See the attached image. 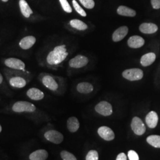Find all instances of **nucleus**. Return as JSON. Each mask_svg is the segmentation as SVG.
Listing matches in <instances>:
<instances>
[{
  "instance_id": "obj_5",
  "label": "nucleus",
  "mask_w": 160,
  "mask_h": 160,
  "mask_svg": "<svg viewBox=\"0 0 160 160\" xmlns=\"http://www.w3.org/2000/svg\"><path fill=\"white\" fill-rule=\"evenodd\" d=\"M46 139L55 144H59L63 140V135L55 130H50L46 132L44 135Z\"/></svg>"
},
{
  "instance_id": "obj_20",
  "label": "nucleus",
  "mask_w": 160,
  "mask_h": 160,
  "mask_svg": "<svg viewBox=\"0 0 160 160\" xmlns=\"http://www.w3.org/2000/svg\"><path fill=\"white\" fill-rule=\"evenodd\" d=\"M19 6L21 12L23 16L26 18H29L32 14H33V11L29 7L28 3L26 0H20Z\"/></svg>"
},
{
  "instance_id": "obj_36",
  "label": "nucleus",
  "mask_w": 160,
  "mask_h": 160,
  "mask_svg": "<svg viewBox=\"0 0 160 160\" xmlns=\"http://www.w3.org/2000/svg\"><path fill=\"white\" fill-rule=\"evenodd\" d=\"M1 131H2V127H1V125H0V133H1Z\"/></svg>"
},
{
  "instance_id": "obj_23",
  "label": "nucleus",
  "mask_w": 160,
  "mask_h": 160,
  "mask_svg": "<svg viewBox=\"0 0 160 160\" xmlns=\"http://www.w3.org/2000/svg\"><path fill=\"white\" fill-rule=\"evenodd\" d=\"M93 86L92 84L89 82H81L78 84L77 87V89L78 92L81 93L88 94L93 91Z\"/></svg>"
},
{
  "instance_id": "obj_7",
  "label": "nucleus",
  "mask_w": 160,
  "mask_h": 160,
  "mask_svg": "<svg viewBox=\"0 0 160 160\" xmlns=\"http://www.w3.org/2000/svg\"><path fill=\"white\" fill-rule=\"evenodd\" d=\"M88 62V59L83 55H77L71 59L69 62V65L71 67L74 68H82Z\"/></svg>"
},
{
  "instance_id": "obj_19",
  "label": "nucleus",
  "mask_w": 160,
  "mask_h": 160,
  "mask_svg": "<svg viewBox=\"0 0 160 160\" xmlns=\"http://www.w3.org/2000/svg\"><path fill=\"white\" fill-rule=\"evenodd\" d=\"M67 126L69 131L74 133L78 130L80 128V122L77 118L71 117L67 120Z\"/></svg>"
},
{
  "instance_id": "obj_15",
  "label": "nucleus",
  "mask_w": 160,
  "mask_h": 160,
  "mask_svg": "<svg viewBox=\"0 0 160 160\" xmlns=\"http://www.w3.org/2000/svg\"><path fill=\"white\" fill-rule=\"evenodd\" d=\"M42 82L46 88L52 91L57 90L58 88V84L56 81L50 75H46L42 79Z\"/></svg>"
},
{
  "instance_id": "obj_3",
  "label": "nucleus",
  "mask_w": 160,
  "mask_h": 160,
  "mask_svg": "<svg viewBox=\"0 0 160 160\" xmlns=\"http://www.w3.org/2000/svg\"><path fill=\"white\" fill-rule=\"evenodd\" d=\"M122 75L126 80L138 81L141 80L143 78V72L141 69H128L123 72Z\"/></svg>"
},
{
  "instance_id": "obj_16",
  "label": "nucleus",
  "mask_w": 160,
  "mask_h": 160,
  "mask_svg": "<svg viewBox=\"0 0 160 160\" xmlns=\"http://www.w3.org/2000/svg\"><path fill=\"white\" fill-rule=\"evenodd\" d=\"M28 96L33 100H40L45 96L44 93L38 88H31L27 92Z\"/></svg>"
},
{
  "instance_id": "obj_1",
  "label": "nucleus",
  "mask_w": 160,
  "mask_h": 160,
  "mask_svg": "<svg viewBox=\"0 0 160 160\" xmlns=\"http://www.w3.org/2000/svg\"><path fill=\"white\" fill-rule=\"evenodd\" d=\"M36 106L33 104L25 101H19L14 103L12 109L17 113L33 112L36 110Z\"/></svg>"
},
{
  "instance_id": "obj_33",
  "label": "nucleus",
  "mask_w": 160,
  "mask_h": 160,
  "mask_svg": "<svg viewBox=\"0 0 160 160\" xmlns=\"http://www.w3.org/2000/svg\"><path fill=\"white\" fill-rule=\"evenodd\" d=\"M53 51L58 52H61V53H65L67 52V49L65 48V45H60L55 47L53 49Z\"/></svg>"
},
{
  "instance_id": "obj_14",
  "label": "nucleus",
  "mask_w": 160,
  "mask_h": 160,
  "mask_svg": "<svg viewBox=\"0 0 160 160\" xmlns=\"http://www.w3.org/2000/svg\"><path fill=\"white\" fill-rule=\"evenodd\" d=\"M128 33V28L126 26H122L119 28L116 29L112 36L113 40L117 42L124 39Z\"/></svg>"
},
{
  "instance_id": "obj_13",
  "label": "nucleus",
  "mask_w": 160,
  "mask_h": 160,
  "mask_svg": "<svg viewBox=\"0 0 160 160\" xmlns=\"http://www.w3.org/2000/svg\"><path fill=\"white\" fill-rule=\"evenodd\" d=\"M36 39L33 36H28L24 37L19 43V46L24 50H27L31 48L36 43Z\"/></svg>"
},
{
  "instance_id": "obj_11",
  "label": "nucleus",
  "mask_w": 160,
  "mask_h": 160,
  "mask_svg": "<svg viewBox=\"0 0 160 160\" xmlns=\"http://www.w3.org/2000/svg\"><path fill=\"white\" fill-rule=\"evenodd\" d=\"M128 44L131 48L137 49L143 46L145 44V40L141 36H132L128 40Z\"/></svg>"
},
{
  "instance_id": "obj_24",
  "label": "nucleus",
  "mask_w": 160,
  "mask_h": 160,
  "mask_svg": "<svg viewBox=\"0 0 160 160\" xmlns=\"http://www.w3.org/2000/svg\"><path fill=\"white\" fill-rule=\"evenodd\" d=\"M70 25L75 29L78 30H84L87 29V25L81 20L78 19H74L70 21Z\"/></svg>"
},
{
  "instance_id": "obj_30",
  "label": "nucleus",
  "mask_w": 160,
  "mask_h": 160,
  "mask_svg": "<svg viewBox=\"0 0 160 160\" xmlns=\"http://www.w3.org/2000/svg\"><path fill=\"white\" fill-rule=\"evenodd\" d=\"M59 2H60L61 6L65 12H68V13H71V12H72V8L71 7L67 0H59Z\"/></svg>"
},
{
  "instance_id": "obj_27",
  "label": "nucleus",
  "mask_w": 160,
  "mask_h": 160,
  "mask_svg": "<svg viewBox=\"0 0 160 160\" xmlns=\"http://www.w3.org/2000/svg\"><path fill=\"white\" fill-rule=\"evenodd\" d=\"M72 4H73V6H74L76 12H77L78 14H80L81 16L86 17L87 16L86 12L81 7V6L78 4V3L75 0L72 1Z\"/></svg>"
},
{
  "instance_id": "obj_35",
  "label": "nucleus",
  "mask_w": 160,
  "mask_h": 160,
  "mask_svg": "<svg viewBox=\"0 0 160 160\" xmlns=\"http://www.w3.org/2000/svg\"><path fill=\"white\" fill-rule=\"evenodd\" d=\"M2 80H3V77H2V76L1 74L0 73V84L2 83Z\"/></svg>"
},
{
  "instance_id": "obj_4",
  "label": "nucleus",
  "mask_w": 160,
  "mask_h": 160,
  "mask_svg": "<svg viewBox=\"0 0 160 160\" xmlns=\"http://www.w3.org/2000/svg\"><path fill=\"white\" fill-rule=\"evenodd\" d=\"M131 128L133 132L137 135H142L146 131V128L142 120L138 117H134L132 119Z\"/></svg>"
},
{
  "instance_id": "obj_6",
  "label": "nucleus",
  "mask_w": 160,
  "mask_h": 160,
  "mask_svg": "<svg viewBox=\"0 0 160 160\" xmlns=\"http://www.w3.org/2000/svg\"><path fill=\"white\" fill-rule=\"evenodd\" d=\"M95 110L98 113L104 116H108L113 113L112 105L108 102L103 101L98 103L95 107Z\"/></svg>"
},
{
  "instance_id": "obj_37",
  "label": "nucleus",
  "mask_w": 160,
  "mask_h": 160,
  "mask_svg": "<svg viewBox=\"0 0 160 160\" xmlns=\"http://www.w3.org/2000/svg\"><path fill=\"white\" fill-rule=\"evenodd\" d=\"M2 1H3V2H7L8 0H1Z\"/></svg>"
},
{
  "instance_id": "obj_10",
  "label": "nucleus",
  "mask_w": 160,
  "mask_h": 160,
  "mask_svg": "<svg viewBox=\"0 0 160 160\" xmlns=\"http://www.w3.org/2000/svg\"><path fill=\"white\" fill-rule=\"evenodd\" d=\"M158 30L157 25L154 23H143L139 26V30L145 34H153Z\"/></svg>"
},
{
  "instance_id": "obj_2",
  "label": "nucleus",
  "mask_w": 160,
  "mask_h": 160,
  "mask_svg": "<svg viewBox=\"0 0 160 160\" xmlns=\"http://www.w3.org/2000/svg\"><path fill=\"white\" fill-rule=\"evenodd\" d=\"M68 53H61L52 51L51 52L47 57V62L50 65H58L61 63L67 57Z\"/></svg>"
},
{
  "instance_id": "obj_12",
  "label": "nucleus",
  "mask_w": 160,
  "mask_h": 160,
  "mask_svg": "<svg viewBox=\"0 0 160 160\" xmlns=\"http://www.w3.org/2000/svg\"><path fill=\"white\" fill-rule=\"evenodd\" d=\"M145 121L147 126L150 128H155L158 122V116L154 111H151L148 113L145 118Z\"/></svg>"
},
{
  "instance_id": "obj_32",
  "label": "nucleus",
  "mask_w": 160,
  "mask_h": 160,
  "mask_svg": "<svg viewBox=\"0 0 160 160\" xmlns=\"http://www.w3.org/2000/svg\"><path fill=\"white\" fill-rule=\"evenodd\" d=\"M151 5L153 8L158 10L160 8V0H151Z\"/></svg>"
},
{
  "instance_id": "obj_25",
  "label": "nucleus",
  "mask_w": 160,
  "mask_h": 160,
  "mask_svg": "<svg viewBox=\"0 0 160 160\" xmlns=\"http://www.w3.org/2000/svg\"><path fill=\"white\" fill-rule=\"evenodd\" d=\"M147 141L155 148H160V135H150L147 138Z\"/></svg>"
},
{
  "instance_id": "obj_18",
  "label": "nucleus",
  "mask_w": 160,
  "mask_h": 160,
  "mask_svg": "<svg viewBox=\"0 0 160 160\" xmlns=\"http://www.w3.org/2000/svg\"><path fill=\"white\" fill-rule=\"evenodd\" d=\"M156 55L153 52H149L143 55L141 58L140 62L143 67H148L154 62Z\"/></svg>"
},
{
  "instance_id": "obj_22",
  "label": "nucleus",
  "mask_w": 160,
  "mask_h": 160,
  "mask_svg": "<svg viewBox=\"0 0 160 160\" xmlns=\"http://www.w3.org/2000/svg\"><path fill=\"white\" fill-rule=\"evenodd\" d=\"M9 82L12 87L18 88H23L26 85V81L21 77H12Z\"/></svg>"
},
{
  "instance_id": "obj_26",
  "label": "nucleus",
  "mask_w": 160,
  "mask_h": 160,
  "mask_svg": "<svg viewBox=\"0 0 160 160\" xmlns=\"http://www.w3.org/2000/svg\"><path fill=\"white\" fill-rule=\"evenodd\" d=\"M61 157L63 160H77L74 155L67 151H62L61 152Z\"/></svg>"
},
{
  "instance_id": "obj_29",
  "label": "nucleus",
  "mask_w": 160,
  "mask_h": 160,
  "mask_svg": "<svg viewBox=\"0 0 160 160\" xmlns=\"http://www.w3.org/2000/svg\"><path fill=\"white\" fill-rule=\"evenodd\" d=\"M81 4L88 9H92L95 6L94 1L93 0H79Z\"/></svg>"
},
{
  "instance_id": "obj_21",
  "label": "nucleus",
  "mask_w": 160,
  "mask_h": 160,
  "mask_svg": "<svg viewBox=\"0 0 160 160\" xmlns=\"http://www.w3.org/2000/svg\"><path fill=\"white\" fill-rule=\"evenodd\" d=\"M118 14L126 17H134L136 15V12L126 6H119L117 10Z\"/></svg>"
},
{
  "instance_id": "obj_34",
  "label": "nucleus",
  "mask_w": 160,
  "mask_h": 160,
  "mask_svg": "<svg viewBox=\"0 0 160 160\" xmlns=\"http://www.w3.org/2000/svg\"><path fill=\"white\" fill-rule=\"evenodd\" d=\"M116 160H127L126 155L125 153H123V152L120 153L118 155V157L116 158Z\"/></svg>"
},
{
  "instance_id": "obj_31",
  "label": "nucleus",
  "mask_w": 160,
  "mask_h": 160,
  "mask_svg": "<svg viewBox=\"0 0 160 160\" xmlns=\"http://www.w3.org/2000/svg\"><path fill=\"white\" fill-rule=\"evenodd\" d=\"M128 155L129 160H139L138 154L133 150L129 151Z\"/></svg>"
},
{
  "instance_id": "obj_8",
  "label": "nucleus",
  "mask_w": 160,
  "mask_h": 160,
  "mask_svg": "<svg viewBox=\"0 0 160 160\" xmlns=\"http://www.w3.org/2000/svg\"><path fill=\"white\" fill-rule=\"evenodd\" d=\"M98 133L100 137L108 141L114 139L115 137L113 131L108 126L100 127L98 129Z\"/></svg>"
},
{
  "instance_id": "obj_9",
  "label": "nucleus",
  "mask_w": 160,
  "mask_h": 160,
  "mask_svg": "<svg viewBox=\"0 0 160 160\" xmlns=\"http://www.w3.org/2000/svg\"><path fill=\"white\" fill-rule=\"evenodd\" d=\"M5 65L7 67L14 69L22 70L25 68V63L22 61L14 58L7 59L5 61Z\"/></svg>"
},
{
  "instance_id": "obj_28",
  "label": "nucleus",
  "mask_w": 160,
  "mask_h": 160,
  "mask_svg": "<svg viewBox=\"0 0 160 160\" xmlns=\"http://www.w3.org/2000/svg\"><path fill=\"white\" fill-rule=\"evenodd\" d=\"M86 160H98V154L96 150L90 151L87 155Z\"/></svg>"
},
{
  "instance_id": "obj_17",
  "label": "nucleus",
  "mask_w": 160,
  "mask_h": 160,
  "mask_svg": "<svg viewBox=\"0 0 160 160\" xmlns=\"http://www.w3.org/2000/svg\"><path fill=\"white\" fill-rule=\"evenodd\" d=\"M48 157V152L45 149H38L29 155L30 160H46Z\"/></svg>"
}]
</instances>
